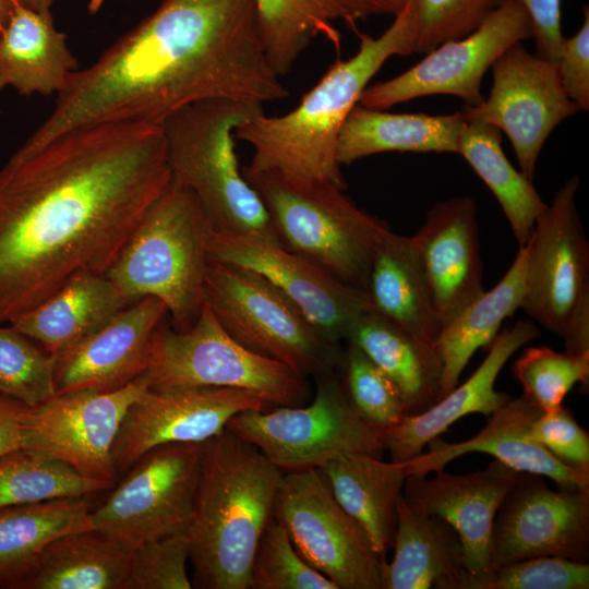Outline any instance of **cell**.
Returning a JSON list of instances; mask_svg holds the SVG:
<instances>
[{"mask_svg":"<svg viewBox=\"0 0 589 589\" xmlns=\"http://www.w3.org/2000/svg\"><path fill=\"white\" fill-rule=\"evenodd\" d=\"M250 585L252 589H338L299 553L288 531L275 517L256 546Z\"/></svg>","mask_w":589,"mask_h":589,"instance_id":"cell-40","label":"cell"},{"mask_svg":"<svg viewBox=\"0 0 589 589\" xmlns=\"http://www.w3.org/2000/svg\"><path fill=\"white\" fill-rule=\"evenodd\" d=\"M274 517L299 553L338 589H384L386 562L318 469L284 472Z\"/></svg>","mask_w":589,"mask_h":589,"instance_id":"cell-12","label":"cell"},{"mask_svg":"<svg viewBox=\"0 0 589 589\" xmlns=\"http://www.w3.org/2000/svg\"><path fill=\"white\" fill-rule=\"evenodd\" d=\"M262 112V104L207 99L179 109L161 128L171 178L192 191L216 231L281 242L236 154V129Z\"/></svg>","mask_w":589,"mask_h":589,"instance_id":"cell-6","label":"cell"},{"mask_svg":"<svg viewBox=\"0 0 589 589\" xmlns=\"http://www.w3.org/2000/svg\"><path fill=\"white\" fill-rule=\"evenodd\" d=\"M416 24L414 52L426 53L438 45L474 31L500 4L498 0H407Z\"/></svg>","mask_w":589,"mask_h":589,"instance_id":"cell-42","label":"cell"},{"mask_svg":"<svg viewBox=\"0 0 589 589\" xmlns=\"http://www.w3.org/2000/svg\"><path fill=\"white\" fill-rule=\"evenodd\" d=\"M408 240L443 326L484 292L474 201L435 203Z\"/></svg>","mask_w":589,"mask_h":589,"instance_id":"cell-21","label":"cell"},{"mask_svg":"<svg viewBox=\"0 0 589 589\" xmlns=\"http://www.w3.org/2000/svg\"><path fill=\"white\" fill-rule=\"evenodd\" d=\"M348 17V26L357 32V21L373 15L395 16L407 0H338Z\"/></svg>","mask_w":589,"mask_h":589,"instance_id":"cell-49","label":"cell"},{"mask_svg":"<svg viewBox=\"0 0 589 589\" xmlns=\"http://www.w3.org/2000/svg\"><path fill=\"white\" fill-rule=\"evenodd\" d=\"M28 407L0 394V458L21 448L23 421Z\"/></svg>","mask_w":589,"mask_h":589,"instance_id":"cell-48","label":"cell"},{"mask_svg":"<svg viewBox=\"0 0 589 589\" xmlns=\"http://www.w3.org/2000/svg\"><path fill=\"white\" fill-rule=\"evenodd\" d=\"M167 314L160 300L143 298L55 356L57 394L113 390L140 376L146 369L151 338Z\"/></svg>","mask_w":589,"mask_h":589,"instance_id":"cell-22","label":"cell"},{"mask_svg":"<svg viewBox=\"0 0 589 589\" xmlns=\"http://www.w3.org/2000/svg\"><path fill=\"white\" fill-rule=\"evenodd\" d=\"M149 388L227 387L250 392L266 405L300 406L311 394L309 380L235 340L204 303L188 329L161 322L148 346L144 371Z\"/></svg>","mask_w":589,"mask_h":589,"instance_id":"cell-8","label":"cell"},{"mask_svg":"<svg viewBox=\"0 0 589 589\" xmlns=\"http://www.w3.org/2000/svg\"><path fill=\"white\" fill-rule=\"evenodd\" d=\"M266 57L274 72L286 75L317 37L339 47L334 22L348 17L338 0H254Z\"/></svg>","mask_w":589,"mask_h":589,"instance_id":"cell-36","label":"cell"},{"mask_svg":"<svg viewBox=\"0 0 589 589\" xmlns=\"http://www.w3.org/2000/svg\"><path fill=\"white\" fill-rule=\"evenodd\" d=\"M370 309L413 338L433 345L441 323L408 237L389 231L370 269Z\"/></svg>","mask_w":589,"mask_h":589,"instance_id":"cell-32","label":"cell"},{"mask_svg":"<svg viewBox=\"0 0 589 589\" xmlns=\"http://www.w3.org/2000/svg\"><path fill=\"white\" fill-rule=\"evenodd\" d=\"M581 26L563 39L555 61L560 82L579 110L589 109V8H584Z\"/></svg>","mask_w":589,"mask_h":589,"instance_id":"cell-46","label":"cell"},{"mask_svg":"<svg viewBox=\"0 0 589 589\" xmlns=\"http://www.w3.org/2000/svg\"><path fill=\"white\" fill-rule=\"evenodd\" d=\"M513 374L524 396L542 412L562 406L570 389L589 385V351L578 354L557 352L549 347L527 348L513 365Z\"/></svg>","mask_w":589,"mask_h":589,"instance_id":"cell-39","label":"cell"},{"mask_svg":"<svg viewBox=\"0 0 589 589\" xmlns=\"http://www.w3.org/2000/svg\"><path fill=\"white\" fill-rule=\"evenodd\" d=\"M187 530L146 541L131 552L124 589H191Z\"/></svg>","mask_w":589,"mask_h":589,"instance_id":"cell-43","label":"cell"},{"mask_svg":"<svg viewBox=\"0 0 589 589\" xmlns=\"http://www.w3.org/2000/svg\"><path fill=\"white\" fill-rule=\"evenodd\" d=\"M460 111L465 123L457 154L494 194L518 245H524L548 203L539 195L532 181L507 159L502 148L500 129L462 108Z\"/></svg>","mask_w":589,"mask_h":589,"instance_id":"cell-34","label":"cell"},{"mask_svg":"<svg viewBox=\"0 0 589 589\" xmlns=\"http://www.w3.org/2000/svg\"><path fill=\"white\" fill-rule=\"evenodd\" d=\"M580 179L568 178L537 219L528 242L520 309L563 338L565 351H589V243L578 214Z\"/></svg>","mask_w":589,"mask_h":589,"instance_id":"cell-10","label":"cell"},{"mask_svg":"<svg viewBox=\"0 0 589 589\" xmlns=\"http://www.w3.org/2000/svg\"><path fill=\"white\" fill-rule=\"evenodd\" d=\"M338 371L352 408L374 428L383 432L409 416L396 386L358 347L347 344Z\"/></svg>","mask_w":589,"mask_h":589,"instance_id":"cell-41","label":"cell"},{"mask_svg":"<svg viewBox=\"0 0 589 589\" xmlns=\"http://www.w3.org/2000/svg\"><path fill=\"white\" fill-rule=\"evenodd\" d=\"M284 471L226 428L204 442L187 530L192 587L250 589L253 556L274 517Z\"/></svg>","mask_w":589,"mask_h":589,"instance_id":"cell-4","label":"cell"},{"mask_svg":"<svg viewBox=\"0 0 589 589\" xmlns=\"http://www.w3.org/2000/svg\"><path fill=\"white\" fill-rule=\"evenodd\" d=\"M488 98L477 107L462 106L505 133L520 172L533 181L540 153L553 130L579 109L566 95L555 62L529 52L520 44L492 65Z\"/></svg>","mask_w":589,"mask_h":589,"instance_id":"cell-17","label":"cell"},{"mask_svg":"<svg viewBox=\"0 0 589 589\" xmlns=\"http://www.w3.org/2000/svg\"><path fill=\"white\" fill-rule=\"evenodd\" d=\"M20 4L38 12L50 11L59 0H17Z\"/></svg>","mask_w":589,"mask_h":589,"instance_id":"cell-51","label":"cell"},{"mask_svg":"<svg viewBox=\"0 0 589 589\" xmlns=\"http://www.w3.org/2000/svg\"><path fill=\"white\" fill-rule=\"evenodd\" d=\"M528 247L518 252L501 280L443 325L433 346L442 361V398L456 385L479 348L492 344L503 322L520 309L526 287Z\"/></svg>","mask_w":589,"mask_h":589,"instance_id":"cell-33","label":"cell"},{"mask_svg":"<svg viewBox=\"0 0 589 589\" xmlns=\"http://www.w3.org/2000/svg\"><path fill=\"white\" fill-rule=\"evenodd\" d=\"M214 227L197 199L171 178L106 272L129 304L160 300L176 329H188L205 303Z\"/></svg>","mask_w":589,"mask_h":589,"instance_id":"cell-5","label":"cell"},{"mask_svg":"<svg viewBox=\"0 0 589 589\" xmlns=\"http://www.w3.org/2000/svg\"><path fill=\"white\" fill-rule=\"evenodd\" d=\"M205 303L223 328L247 349L305 377L338 371L344 349L262 275L209 260Z\"/></svg>","mask_w":589,"mask_h":589,"instance_id":"cell-9","label":"cell"},{"mask_svg":"<svg viewBox=\"0 0 589 589\" xmlns=\"http://www.w3.org/2000/svg\"><path fill=\"white\" fill-rule=\"evenodd\" d=\"M530 436L565 465L589 473V435L563 405L541 412Z\"/></svg>","mask_w":589,"mask_h":589,"instance_id":"cell-45","label":"cell"},{"mask_svg":"<svg viewBox=\"0 0 589 589\" xmlns=\"http://www.w3.org/2000/svg\"><path fill=\"white\" fill-rule=\"evenodd\" d=\"M532 38V23L516 1L501 2L468 35L447 40L407 71L369 85L359 104L387 110L393 106L432 95L458 97L465 106L484 100L483 76L498 57L514 45Z\"/></svg>","mask_w":589,"mask_h":589,"instance_id":"cell-14","label":"cell"},{"mask_svg":"<svg viewBox=\"0 0 589 589\" xmlns=\"http://www.w3.org/2000/svg\"><path fill=\"white\" fill-rule=\"evenodd\" d=\"M148 388L142 373L113 390L65 392L28 407L21 448L68 462L86 477L116 483L113 443L128 409Z\"/></svg>","mask_w":589,"mask_h":589,"instance_id":"cell-15","label":"cell"},{"mask_svg":"<svg viewBox=\"0 0 589 589\" xmlns=\"http://www.w3.org/2000/svg\"><path fill=\"white\" fill-rule=\"evenodd\" d=\"M92 528L85 496L0 507V588L12 589L55 539Z\"/></svg>","mask_w":589,"mask_h":589,"instance_id":"cell-35","label":"cell"},{"mask_svg":"<svg viewBox=\"0 0 589 589\" xmlns=\"http://www.w3.org/2000/svg\"><path fill=\"white\" fill-rule=\"evenodd\" d=\"M241 169L287 249L365 291L373 260L390 231L386 223L359 208L337 185Z\"/></svg>","mask_w":589,"mask_h":589,"instance_id":"cell-7","label":"cell"},{"mask_svg":"<svg viewBox=\"0 0 589 589\" xmlns=\"http://www.w3.org/2000/svg\"><path fill=\"white\" fill-rule=\"evenodd\" d=\"M171 181L161 125L69 131L0 168V325L79 273L105 275Z\"/></svg>","mask_w":589,"mask_h":589,"instance_id":"cell-1","label":"cell"},{"mask_svg":"<svg viewBox=\"0 0 589 589\" xmlns=\"http://www.w3.org/2000/svg\"><path fill=\"white\" fill-rule=\"evenodd\" d=\"M539 336L537 325L530 321H519L498 332L486 357L467 381L425 411L409 414L383 431V445L390 461L405 462L418 456L432 440L465 416L480 413L489 418L502 407L512 397L495 389L501 370L518 349Z\"/></svg>","mask_w":589,"mask_h":589,"instance_id":"cell-24","label":"cell"},{"mask_svg":"<svg viewBox=\"0 0 589 589\" xmlns=\"http://www.w3.org/2000/svg\"><path fill=\"white\" fill-rule=\"evenodd\" d=\"M271 408L256 395L227 387L148 388L128 409L112 446L117 474L151 449L171 443H204L249 409Z\"/></svg>","mask_w":589,"mask_h":589,"instance_id":"cell-19","label":"cell"},{"mask_svg":"<svg viewBox=\"0 0 589 589\" xmlns=\"http://www.w3.org/2000/svg\"><path fill=\"white\" fill-rule=\"evenodd\" d=\"M556 556L589 561V491L551 489L544 477L520 472L493 521L491 575L521 560Z\"/></svg>","mask_w":589,"mask_h":589,"instance_id":"cell-16","label":"cell"},{"mask_svg":"<svg viewBox=\"0 0 589 589\" xmlns=\"http://www.w3.org/2000/svg\"><path fill=\"white\" fill-rule=\"evenodd\" d=\"M115 484L33 449L17 448L0 458V507L86 496Z\"/></svg>","mask_w":589,"mask_h":589,"instance_id":"cell-37","label":"cell"},{"mask_svg":"<svg viewBox=\"0 0 589 589\" xmlns=\"http://www.w3.org/2000/svg\"><path fill=\"white\" fill-rule=\"evenodd\" d=\"M359 48L338 58L289 112H264L241 123L235 137L252 146L249 167L298 183L347 184L336 157L337 140L348 115L373 76L394 56L414 52L416 24L407 2L377 37L356 32Z\"/></svg>","mask_w":589,"mask_h":589,"instance_id":"cell-3","label":"cell"},{"mask_svg":"<svg viewBox=\"0 0 589 589\" xmlns=\"http://www.w3.org/2000/svg\"><path fill=\"white\" fill-rule=\"evenodd\" d=\"M131 552L95 528L67 533L45 546L12 589H124Z\"/></svg>","mask_w":589,"mask_h":589,"instance_id":"cell-29","label":"cell"},{"mask_svg":"<svg viewBox=\"0 0 589 589\" xmlns=\"http://www.w3.org/2000/svg\"><path fill=\"white\" fill-rule=\"evenodd\" d=\"M345 342L358 347L393 382L409 414L421 413L442 398V361L433 345L372 310L357 320Z\"/></svg>","mask_w":589,"mask_h":589,"instance_id":"cell-31","label":"cell"},{"mask_svg":"<svg viewBox=\"0 0 589 589\" xmlns=\"http://www.w3.org/2000/svg\"><path fill=\"white\" fill-rule=\"evenodd\" d=\"M208 256L262 275L336 344L345 341L357 320L371 310L365 291L269 238L214 230Z\"/></svg>","mask_w":589,"mask_h":589,"instance_id":"cell-18","label":"cell"},{"mask_svg":"<svg viewBox=\"0 0 589 589\" xmlns=\"http://www.w3.org/2000/svg\"><path fill=\"white\" fill-rule=\"evenodd\" d=\"M520 472L498 460L482 470L455 474H410L402 497L413 509L446 521L464 548L472 589H484L491 578L490 542L496 512Z\"/></svg>","mask_w":589,"mask_h":589,"instance_id":"cell-20","label":"cell"},{"mask_svg":"<svg viewBox=\"0 0 589 589\" xmlns=\"http://www.w3.org/2000/svg\"><path fill=\"white\" fill-rule=\"evenodd\" d=\"M542 411L524 395L510 398L495 410L474 436L457 442L432 440L426 453L402 462L408 476H425L445 468L470 453H483L517 472L542 476L560 489L589 491V473L574 469L554 457L530 436V428Z\"/></svg>","mask_w":589,"mask_h":589,"instance_id":"cell-23","label":"cell"},{"mask_svg":"<svg viewBox=\"0 0 589 589\" xmlns=\"http://www.w3.org/2000/svg\"><path fill=\"white\" fill-rule=\"evenodd\" d=\"M589 564L556 556L517 561L493 570L484 589H588Z\"/></svg>","mask_w":589,"mask_h":589,"instance_id":"cell-44","label":"cell"},{"mask_svg":"<svg viewBox=\"0 0 589 589\" xmlns=\"http://www.w3.org/2000/svg\"><path fill=\"white\" fill-rule=\"evenodd\" d=\"M17 4V0H0V37Z\"/></svg>","mask_w":589,"mask_h":589,"instance_id":"cell-50","label":"cell"},{"mask_svg":"<svg viewBox=\"0 0 589 589\" xmlns=\"http://www.w3.org/2000/svg\"><path fill=\"white\" fill-rule=\"evenodd\" d=\"M0 394L29 408L57 395L55 356L11 325H0Z\"/></svg>","mask_w":589,"mask_h":589,"instance_id":"cell-38","label":"cell"},{"mask_svg":"<svg viewBox=\"0 0 589 589\" xmlns=\"http://www.w3.org/2000/svg\"><path fill=\"white\" fill-rule=\"evenodd\" d=\"M465 123L459 110L450 115L395 113L356 105L344 122L336 147L340 166L376 154H457Z\"/></svg>","mask_w":589,"mask_h":589,"instance_id":"cell-28","label":"cell"},{"mask_svg":"<svg viewBox=\"0 0 589 589\" xmlns=\"http://www.w3.org/2000/svg\"><path fill=\"white\" fill-rule=\"evenodd\" d=\"M394 556L385 564L384 589H472L464 548L438 517L397 503Z\"/></svg>","mask_w":589,"mask_h":589,"instance_id":"cell-25","label":"cell"},{"mask_svg":"<svg viewBox=\"0 0 589 589\" xmlns=\"http://www.w3.org/2000/svg\"><path fill=\"white\" fill-rule=\"evenodd\" d=\"M338 504L361 526L374 550L393 549L397 503L408 477L402 462L370 454H345L318 468Z\"/></svg>","mask_w":589,"mask_h":589,"instance_id":"cell-27","label":"cell"},{"mask_svg":"<svg viewBox=\"0 0 589 589\" xmlns=\"http://www.w3.org/2000/svg\"><path fill=\"white\" fill-rule=\"evenodd\" d=\"M521 4L532 23L536 55L555 62L564 39L562 33V0H498Z\"/></svg>","mask_w":589,"mask_h":589,"instance_id":"cell-47","label":"cell"},{"mask_svg":"<svg viewBox=\"0 0 589 589\" xmlns=\"http://www.w3.org/2000/svg\"><path fill=\"white\" fill-rule=\"evenodd\" d=\"M288 95L266 57L254 0H164L72 73L51 112L16 152L33 153L93 124L161 125L201 100L263 105Z\"/></svg>","mask_w":589,"mask_h":589,"instance_id":"cell-2","label":"cell"},{"mask_svg":"<svg viewBox=\"0 0 589 589\" xmlns=\"http://www.w3.org/2000/svg\"><path fill=\"white\" fill-rule=\"evenodd\" d=\"M79 63L50 11L17 4L0 37V92L58 95Z\"/></svg>","mask_w":589,"mask_h":589,"instance_id":"cell-26","label":"cell"},{"mask_svg":"<svg viewBox=\"0 0 589 589\" xmlns=\"http://www.w3.org/2000/svg\"><path fill=\"white\" fill-rule=\"evenodd\" d=\"M337 372L314 377L309 404L244 410L227 428L284 472L318 469L345 454L382 457L383 432L352 408Z\"/></svg>","mask_w":589,"mask_h":589,"instance_id":"cell-11","label":"cell"},{"mask_svg":"<svg viewBox=\"0 0 589 589\" xmlns=\"http://www.w3.org/2000/svg\"><path fill=\"white\" fill-rule=\"evenodd\" d=\"M128 305L105 275L79 273L10 325L57 356Z\"/></svg>","mask_w":589,"mask_h":589,"instance_id":"cell-30","label":"cell"},{"mask_svg":"<svg viewBox=\"0 0 589 589\" xmlns=\"http://www.w3.org/2000/svg\"><path fill=\"white\" fill-rule=\"evenodd\" d=\"M204 443H171L147 452L92 512L93 527L133 550L188 530Z\"/></svg>","mask_w":589,"mask_h":589,"instance_id":"cell-13","label":"cell"}]
</instances>
